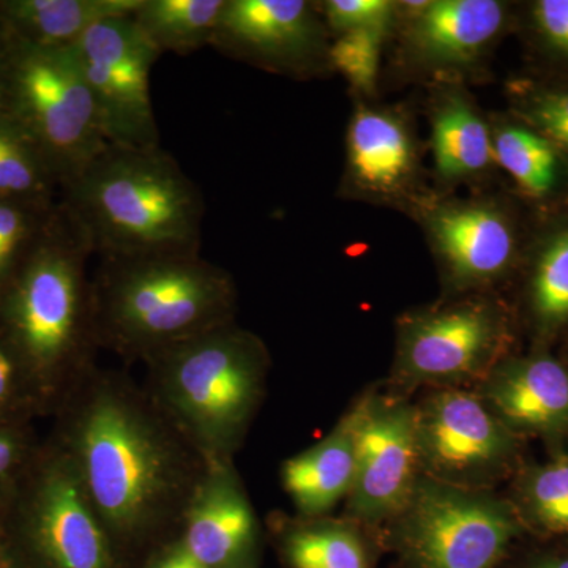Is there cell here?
<instances>
[{
	"instance_id": "cell-1",
	"label": "cell",
	"mask_w": 568,
	"mask_h": 568,
	"mask_svg": "<svg viewBox=\"0 0 568 568\" xmlns=\"http://www.w3.org/2000/svg\"><path fill=\"white\" fill-rule=\"evenodd\" d=\"M54 437L77 467L115 559L181 540L207 459L144 387L95 366L65 399Z\"/></svg>"
},
{
	"instance_id": "cell-2",
	"label": "cell",
	"mask_w": 568,
	"mask_h": 568,
	"mask_svg": "<svg viewBox=\"0 0 568 568\" xmlns=\"http://www.w3.org/2000/svg\"><path fill=\"white\" fill-rule=\"evenodd\" d=\"M91 246L62 204L0 290V334L18 355L44 410L61 407L95 368Z\"/></svg>"
},
{
	"instance_id": "cell-3",
	"label": "cell",
	"mask_w": 568,
	"mask_h": 568,
	"mask_svg": "<svg viewBox=\"0 0 568 568\" xmlns=\"http://www.w3.org/2000/svg\"><path fill=\"white\" fill-rule=\"evenodd\" d=\"M61 204L100 260L200 254L203 244V193L162 145L108 144Z\"/></svg>"
},
{
	"instance_id": "cell-4",
	"label": "cell",
	"mask_w": 568,
	"mask_h": 568,
	"mask_svg": "<svg viewBox=\"0 0 568 568\" xmlns=\"http://www.w3.org/2000/svg\"><path fill=\"white\" fill-rule=\"evenodd\" d=\"M92 291L100 347L129 362L235 323L237 313L233 276L201 254L102 260Z\"/></svg>"
},
{
	"instance_id": "cell-5",
	"label": "cell",
	"mask_w": 568,
	"mask_h": 568,
	"mask_svg": "<svg viewBox=\"0 0 568 568\" xmlns=\"http://www.w3.org/2000/svg\"><path fill=\"white\" fill-rule=\"evenodd\" d=\"M145 365V390L209 465L234 463L265 394L263 339L237 323L160 351Z\"/></svg>"
},
{
	"instance_id": "cell-6",
	"label": "cell",
	"mask_w": 568,
	"mask_h": 568,
	"mask_svg": "<svg viewBox=\"0 0 568 568\" xmlns=\"http://www.w3.org/2000/svg\"><path fill=\"white\" fill-rule=\"evenodd\" d=\"M3 37L2 111L39 142L63 189L108 145L77 47L47 50Z\"/></svg>"
},
{
	"instance_id": "cell-7",
	"label": "cell",
	"mask_w": 568,
	"mask_h": 568,
	"mask_svg": "<svg viewBox=\"0 0 568 568\" xmlns=\"http://www.w3.org/2000/svg\"><path fill=\"white\" fill-rule=\"evenodd\" d=\"M515 194L488 189L469 196L433 190L410 211L435 257L446 298L493 293L521 272L536 220Z\"/></svg>"
},
{
	"instance_id": "cell-8",
	"label": "cell",
	"mask_w": 568,
	"mask_h": 568,
	"mask_svg": "<svg viewBox=\"0 0 568 568\" xmlns=\"http://www.w3.org/2000/svg\"><path fill=\"white\" fill-rule=\"evenodd\" d=\"M515 342L503 298L476 293L444 298L396 321L394 377L402 386H458L484 381Z\"/></svg>"
},
{
	"instance_id": "cell-9",
	"label": "cell",
	"mask_w": 568,
	"mask_h": 568,
	"mask_svg": "<svg viewBox=\"0 0 568 568\" xmlns=\"http://www.w3.org/2000/svg\"><path fill=\"white\" fill-rule=\"evenodd\" d=\"M0 526L36 568H119L77 467L55 439L37 448Z\"/></svg>"
},
{
	"instance_id": "cell-10",
	"label": "cell",
	"mask_w": 568,
	"mask_h": 568,
	"mask_svg": "<svg viewBox=\"0 0 568 568\" xmlns=\"http://www.w3.org/2000/svg\"><path fill=\"white\" fill-rule=\"evenodd\" d=\"M396 518L410 568H496L525 528L514 503L426 476Z\"/></svg>"
},
{
	"instance_id": "cell-11",
	"label": "cell",
	"mask_w": 568,
	"mask_h": 568,
	"mask_svg": "<svg viewBox=\"0 0 568 568\" xmlns=\"http://www.w3.org/2000/svg\"><path fill=\"white\" fill-rule=\"evenodd\" d=\"M517 24V7L503 0H402L392 36L395 70L410 80L467 82Z\"/></svg>"
},
{
	"instance_id": "cell-12",
	"label": "cell",
	"mask_w": 568,
	"mask_h": 568,
	"mask_svg": "<svg viewBox=\"0 0 568 568\" xmlns=\"http://www.w3.org/2000/svg\"><path fill=\"white\" fill-rule=\"evenodd\" d=\"M74 47L108 144L160 145L151 74L162 54L138 28L133 14L99 22Z\"/></svg>"
},
{
	"instance_id": "cell-13",
	"label": "cell",
	"mask_w": 568,
	"mask_h": 568,
	"mask_svg": "<svg viewBox=\"0 0 568 568\" xmlns=\"http://www.w3.org/2000/svg\"><path fill=\"white\" fill-rule=\"evenodd\" d=\"M418 467L426 477L484 489L518 459L519 437L478 394L446 388L416 406Z\"/></svg>"
},
{
	"instance_id": "cell-14",
	"label": "cell",
	"mask_w": 568,
	"mask_h": 568,
	"mask_svg": "<svg viewBox=\"0 0 568 568\" xmlns=\"http://www.w3.org/2000/svg\"><path fill=\"white\" fill-rule=\"evenodd\" d=\"M433 190L426 181L424 144L413 112L405 104L355 100L339 197L409 215Z\"/></svg>"
},
{
	"instance_id": "cell-15",
	"label": "cell",
	"mask_w": 568,
	"mask_h": 568,
	"mask_svg": "<svg viewBox=\"0 0 568 568\" xmlns=\"http://www.w3.org/2000/svg\"><path fill=\"white\" fill-rule=\"evenodd\" d=\"M328 37L315 2L226 0L211 47L257 69L312 80L332 70Z\"/></svg>"
},
{
	"instance_id": "cell-16",
	"label": "cell",
	"mask_w": 568,
	"mask_h": 568,
	"mask_svg": "<svg viewBox=\"0 0 568 568\" xmlns=\"http://www.w3.org/2000/svg\"><path fill=\"white\" fill-rule=\"evenodd\" d=\"M354 407L357 469L347 496V518L386 521L405 508L418 478L416 406L368 395Z\"/></svg>"
},
{
	"instance_id": "cell-17",
	"label": "cell",
	"mask_w": 568,
	"mask_h": 568,
	"mask_svg": "<svg viewBox=\"0 0 568 568\" xmlns=\"http://www.w3.org/2000/svg\"><path fill=\"white\" fill-rule=\"evenodd\" d=\"M426 115L433 156V189H493L500 173L493 151L489 115L467 89V82L439 78L426 82Z\"/></svg>"
},
{
	"instance_id": "cell-18",
	"label": "cell",
	"mask_w": 568,
	"mask_h": 568,
	"mask_svg": "<svg viewBox=\"0 0 568 568\" xmlns=\"http://www.w3.org/2000/svg\"><path fill=\"white\" fill-rule=\"evenodd\" d=\"M480 384L478 395L518 437H568V365L547 347L507 355Z\"/></svg>"
},
{
	"instance_id": "cell-19",
	"label": "cell",
	"mask_w": 568,
	"mask_h": 568,
	"mask_svg": "<svg viewBox=\"0 0 568 568\" xmlns=\"http://www.w3.org/2000/svg\"><path fill=\"white\" fill-rule=\"evenodd\" d=\"M260 525L234 463L211 465L186 514L185 551L207 568H250Z\"/></svg>"
},
{
	"instance_id": "cell-20",
	"label": "cell",
	"mask_w": 568,
	"mask_h": 568,
	"mask_svg": "<svg viewBox=\"0 0 568 568\" xmlns=\"http://www.w3.org/2000/svg\"><path fill=\"white\" fill-rule=\"evenodd\" d=\"M497 170L536 219L568 211V156L507 110L491 112Z\"/></svg>"
},
{
	"instance_id": "cell-21",
	"label": "cell",
	"mask_w": 568,
	"mask_h": 568,
	"mask_svg": "<svg viewBox=\"0 0 568 568\" xmlns=\"http://www.w3.org/2000/svg\"><path fill=\"white\" fill-rule=\"evenodd\" d=\"M521 272L534 347L549 349L568 332V211L536 220Z\"/></svg>"
},
{
	"instance_id": "cell-22",
	"label": "cell",
	"mask_w": 568,
	"mask_h": 568,
	"mask_svg": "<svg viewBox=\"0 0 568 568\" xmlns=\"http://www.w3.org/2000/svg\"><path fill=\"white\" fill-rule=\"evenodd\" d=\"M355 424L354 407L321 443L283 463V487L302 517L323 518L349 496L357 469Z\"/></svg>"
},
{
	"instance_id": "cell-23",
	"label": "cell",
	"mask_w": 568,
	"mask_h": 568,
	"mask_svg": "<svg viewBox=\"0 0 568 568\" xmlns=\"http://www.w3.org/2000/svg\"><path fill=\"white\" fill-rule=\"evenodd\" d=\"M142 0H0V29L36 48H69L110 18L130 17Z\"/></svg>"
},
{
	"instance_id": "cell-24",
	"label": "cell",
	"mask_w": 568,
	"mask_h": 568,
	"mask_svg": "<svg viewBox=\"0 0 568 568\" xmlns=\"http://www.w3.org/2000/svg\"><path fill=\"white\" fill-rule=\"evenodd\" d=\"M61 193V178L39 142L0 111V201L50 209Z\"/></svg>"
},
{
	"instance_id": "cell-25",
	"label": "cell",
	"mask_w": 568,
	"mask_h": 568,
	"mask_svg": "<svg viewBox=\"0 0 568 568\" xmlns=\"http://www.w3.org/2000/svg\"><path fill=\"white\" fill-rule=\"evenodd\" d=\"M226 0H142L133 20L155 50L189 55L211 47Z\"/></svg>"
},
{
	"instance_id": "cell-26",
	"label": "cell",
	"mask_w": 568,
	"mask_h": 568,
	"mask_svg": "<svg viewBox=\"0 0 568 568\" xmlns=\"http://www.w3.org/2000/svg\"><path fill=\"white\" fill-rule=\"evenodd\" d=\"M291 568H369L364 537L351 519L304 518L283 537Z\"/></svg>"
},
{
	"instance_id": "cell-27",
	"label": "cell",
	"mask_w": 568,
	"mask_h": 568,
	"mask_svg": "<svg viewBox=\"0 0 568 568\" xmlns=\"http://www.w3.org/2000/svg\"><path fill=\"white\" fill-rule=\"evenodd\" d=\"M507 111L568 156V74H521L506 82Z\"/></svg>"
},
{
	"instance_id": "cell-28",
	"label": "cell",
	"mask_w": 568,
	"mask_h": 568,
	"mask_svg": "<svg viewBox=\"0 0 568 568\" xmlns=\"http://www.w3.org/2000/svg\"><path fill=\"white\" fill-rule=\"evenodd\" d=\"M517 507L525 525L547 532H568V455L558 452L541 465L528 466L517 480Z\"/></svg>"
},
{
	"instance_id": "cell-29",
	"label": "cell",
	"mask_w": 568,
	"mask_h": 568,
	"mask_svg": "<svg viewBox=\"0 0 568 568\" xmlns=\"http://www.w3.org/2000/svg\"><path fill=\"white\" fill-rule=\"evenodd\" d=\"M394 32L388 29H358L339 33L331 41L328 61L349 85L355 100L375 102L379 85L381 59Z\"/></svg>"
},
{
	"instance_id": "cell-30",
	"label": "cell",
	"mask_w": 568,
	"mask_h": 568,
	"mask_svg": "<svg viewBox=\"0 0 568 568\" xmlns=\"http://www.w3.org/2000/svg\"><path fill=\"white\" fill-rule=\"evenodd\" d=\"M518 22L547 73L568 74V0L529 2Z\"/></svg>"
},
{
	"instance_id": "cell-31",
	"label": "cell",
	"mask_w": 568,
	"mask_h": 568,
	"mask_svg": "<svg viewBox=\"0 0 568 568\" xmlns=\"http://www.w3.org/2000/svg\"><path fill=\"white\" fill-rule=\"evenodd\" d=\"M59 204L44 209L0 201V290L40 241Z\"/></svg>"
},
{
	"instance_id": "cell-32",
	"label": "cell",
	"mask_w": 568,
	"mask_h": 568,
	"mask_svg": "<svg viewBox=\"0 0 568 568\" xmlns=\"http://www.w3.org/2000/svg\"><path fill=\"white\" fill-rule=\"evenodd\" d=\"M315 3L331 36L358 29L395 31L396 2L390 0H324Z\"/></svg>"
},
{
	"instance_id": "cell-33",
	"label": "cell",
	"mask_w": 568,
	"mask_h": 568,
	"mask_svg": "<svg viewBox=\"0 0 568 568\" xmlns=\"http://www.w3.org/2000/svg\"><path fill=\"white\" fill-rule=\"evenodd\" d=\"M44 410L31 377L0 334V420H28Z\"/></svg>"
},
{
	"instance_id": "cell-34",
	"label": "cell",
	"mask_w": 568,
	"mask_h": 568,
	"mask_svg": "<svg viewBox=\"0 0 568 568\" xmlns=\"http://www.w3.org/2000/svg\"><path fill=\"white\" fill-rule=\"evenodd\" d=\"M36 452L24 420H0V518Z\"/></svg>"
},
{
	"instance_id": "cell-35",
	"label": "cell",
	"mask_w": 568,
	"mask_h": 568,
	"mask_svg": "<svg viewBox=\"0 0 568 568\" xmlns=\"http://www.w3.org/2000/svg\"><path fill=\"white\" fill-rule=\"evenodd\" d=\"M529 568H568V556H549L537 560Z\"/></svg>"
},
{
	"instance_id": "cell-36",
	"label": "cell",
	"mask_w": 568,
	"mask_h": 568,
	"mask_svg": "<svg viewBox=\"0 0 568 568\" xmlns=\"http://www.w3.org/2000/svg\"><path fill=\"white\" fill-rule=\"evenodd\" d=\"M3 62H6V37L0 31V111L3 104Z\"/></svg>"
},
{
	"instance_id": "cell-37",
	"label": "cell",
	"mask_w": 568,
	"mask_h": 568,
	"mask_svg": "<svg viewBox=\"0 0 568 568\" xmlns=\"http://www.w3.org/2000/svg\"><path fill=\"white\" fill-rule=\"evenodd\" d=\"M181 568H207V567H204L203 564H200V562H197L196 559H193L192 556H190L189 552L185 551V548H183Z\"/></svg>"
},
{
	"instance_id": "cell-38",
	"label": "cell",
	"mask_w": 568,
	"mask_h": 568,
	"mask_svg": "<svg viewBox=\"0 0 568 568\" xmlns=\"http://www.w3.org/2000/svg\"><path fill=\"white\" fill-rule=\"evenodd\" d=\"M0 568H13L9 556H7V552L3 551L2 547H0Z\"/></svg>"
}]
</instances>
